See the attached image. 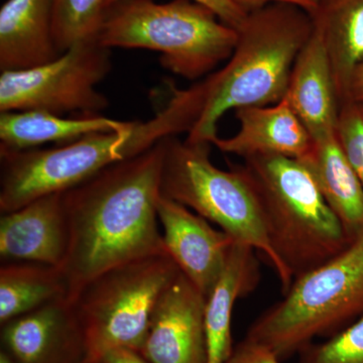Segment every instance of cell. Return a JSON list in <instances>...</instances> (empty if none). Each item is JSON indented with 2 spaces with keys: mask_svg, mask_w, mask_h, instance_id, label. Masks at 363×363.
Instances as JSON below:
<instances>
[{
  "mask_svg": "<svg viewBox=\"0 0 363 363\" xmlns=\"http://www.w3.org/2000/svg\"><path fill=\"white\" fill-rule=\"evenodd\" d=\"M164 155V138L64 192L70 241L61 269L71 302L104 272L167 253L157 217Z\"/></svg>",
  "mask_w": 363,
  "mask_h": 363,
  "instance_id": "cell-1",
  "label": "cell"
},
{
  "mask_svg": "<svg viewBox=\"0 0 363 363\" xmlns=\"http://www.w3.org/2000/svg\"><path fill=\"white\" fill-rule=\"evenodd\" d=\"M313 30L311 16L293 4H272L248 13L225 65L185 88L195 116L185 140L211 143L229 111L281 101L294 63Z\"/></svg>",
  "mask_w": 363,
  "mask_h": 363,
  "instance_id": "cell-2",
  "label": "cell"
},
{
  "mask_svg": "<svg viewBox=\"0 0 363 363\" xmlns=\"http://www.w3.org/2000/svg\"><path fill=\"white\" fill-rule=\"evenodd\" d=\"M242 164L259 195L267 240L291 285L350 247L352 240L302 162L257 156Z\"/></svg>",
  "mask_w": 363,
  "mask_h": 363,
  "instance_id": "cell-3",
  "label": "cell"
},
{
  "mask_svg": "<svg viewBox=\"0 0 363 363\" xmlns=\"http://www.w3.org/2000/svg\"><path fill=\"white\" fill-rule=\"evenodd\" d=\"M175 98L155 117L124 133H96L54 149L0 150V211L77 187L104 169L138 156L169 136L186 133Z\"/></svg>",
  "mask_w": 363,
  "mask_h": 363,
  "instance_id": "cell-4",
  "label": "cell"
},
{
  "mask_svg": "<svg viewBox=\"0 0 363 363\" xmlns=\"http://www.w3.org/2000/svg\"><path fill=\"white\" fill-rule=\"evenodd\" d=\"M97 39L109 49L161 52L164 69L196 81L230 58L238 32L195 0H118L105 9Z\"/></svg>",
  "mask_w": 363,
  "mask_h": 363,
  "instance_id": "cell-5",
  "label": "cell"
},
{
  "mask_svg": "<svg viewBox=\"0 0 363 363\" xmlns=\"http://www.w3.org/2000/svg\"><path fill=\"white\" fill-rule=\"evenodd\" d=\"M283 295L250 325L245 337L284 362L363 317V233L330 262L294 279Z\"/></svg>",
  "mask_w": 363,
  "mask_h": 363,
  "instance_id": "cell-6",
  "label": "cell"
},
{
  "mask_svg": "<svg viewBox=\"0 0 363 363\" xmlns=\"http://www.w3.org/2000/svg\"><path fill=\"white\" fill-rule=\"evenodd\" d=\"M211 145L181 140L177 135L164 138L161 195L262 253L277 272L285 294L291 283L267 240L257 189L243 164L230 166L228 171L214 166L210 160Z\"/></svg>",
  "mask_w": 363,
  "mask_h": 363,
  "instance_id": "cell-7",
  "label": "cell"
},
{
  "mask_svg": "<svg viewBox=\"0 0 363 363\" xmlns=\"http://www.w3.org/2000/svg\"><path fill=\"white\" fill-rule=\"evenodd\" d=\"M180 272L164 253L113 267L86 285L72 301L84 331L86 363L116 348L140 351L160 300Z\"/></svg>",
  "mask_w": 363,
  "mask_h": 363,
  "instance_id": "cell-8",
  "label": "cell"
},
{
  "mask_svg": "<svg viewBox=\"0 0 363 363\" xmlns=\"http://www.w3.org/2000/svg\"><path fill=\"white\" fill-rule=\"evenodd\" d=\"M111 69V49L100 44L97 37L80 40L45 65L2 72L0 112L101 116L109 101L96 86Z\"/></svg>",
  "mask_w": 363,
  "mask_h": 363,
  "instance_id": "cell-9",
  "label": "cell"
},
{
  "mask_svg": "<svg viewBox=\"0 0 363 363\" xmlns=\"http://www.w3.org/2000/svg\"><path fill=\"white\" fill-rule=\"evenodd\" d=\"M157 217L167 253L207 298L220 278L235 240L200 215L162 195Z\"/></svg>",
  "mask_w": 363,
  "mask_h": 363,
  "instance_id": "cell-10",
  "label": "cell"
},
{
  "mask_svg": "<svg viewBox=\"0 0 363 363\" xmlns=\"http://www.w3.org/2000/svg\"><path fill=\"white\" fill-rule=\"evenodd\" d=\"M205 303L180 272L160 300L140 352L150 363H207Z\"/></svg>",
  "mask_w": 363,
  "mask_h": 363,
  "instance_id": "cell-11",
  "label": "cell"
},
{
  "mask_svg": "<svg viewBox=\"0 0 363 363\" xmlns=\"http://www.w3.org/2000/svg\"><path fill=\"white\" fill-rule=\"evenodd\" d=\"M1 350L16 363H86L84 331L71 301H56L1 325Z\"/></svg>",
  "mask_w": 363,
  "mask_h": 363,
  "instance_id": "cell-12",
  "label": "cell"
},
{
  "mask_svg": "<svg viewBox=\"0 0 363 363\" xmlns=\"http://www.w3.org/2000/svg\"><path fill=\"white\" fill-rule=\"evenodd\" d=\"M70 231L64 192L33 200L0 219V257L60 267L68 255Z\"/></svg>",
  "mask_w": 363,
  "mask_h": 363,
  "instance_id": "cell-13",
  "label": "cell"
},
{
  "mask_svg": "<svg viewBox=\"0 0 363 363\" xmlns=\"http://www.w3.org/2000/svg\"><path fill=\"white\" fill-rule=\"evenodd\" d=\"M240 130L230 138L212 140L224 154L242 157L279 156L302 160L314 140L284 98L279 104L247 107L235 111Z\"/></svg>",
  "mask_w": 363,
  "mask_h": 363,
  "instance_id": "cell-14",
  "label": "cell"
},
{
  "mask_svg": "<svg viewBox=\"0 0 363 363\" xmlns=\"http://www.w3.org/2000/svg\"><path fill=\"white\" fill-rule=\"evenodd\" d=\"M285 98L313 140L336 133L340 104L328 54L315 28L294 63Z\"/></svg>",
  "mask_w": 363,
  "mask_h": 363,
  "instance_id": "cell-15",
  "label": "cell"
},
{
  "mask_svg": "<svg viewBox=\"0 0 363 363\" xmlns=\"http://www.w3.org/2000/svg\"><path fill=\"white\" fill-rule=\"evenodd\" d=\"M52 0H7L0 9V71L30 70L60 56Z\"/></svg>",
  "mask_w": 363,
  "mask_h": 363,
  "instance_id": "cell-16",
  "label": "cell"
},
{
  "mask_svg": "<svg viewBox=\"0 0 363 363\" xmlns=\"http://www.w3.org/2000/svg\"><path fill=\"white\" fill-rule=\"evenodd\" d=\"M257 250L245 243H233L228 259L205 303L204 322L207 363H223L233 352V316L240 298L255 292L260 281Z\"/></svg>",
  "mask_w": 363,
  "mask_h": 363,
  "instance_id": "cell-17",
  "label": "cell"
},
{
  "mask_svg": "<svg viewBox=\"0 0 363 363\" xmlns=\"http://www.w3.org/2000/svg\"><path fill=\"white\" fill-rule=\"evenodd\" d=\"M138 123L102 116L64 118L45 111L1 112L0 150H33L50 143L66 145L91 133L133 130Z\"/></svg>",
  "mask_w": 363,
  "mask_h": 363,
  "instance_id": "cell-18",
  "label": "cell"
},
{
  "mask_svg": "<svg viewBox=\"0 0 363 363\" xmlns=\"http://www.w3.org/2000/svg\"><path fill=\"white\" fill-rule=\"evenodd\" d=\"M298 161L309 169L348 238L354 240L363 233V187L336 133L314 140L309 154Z\"/></svg>",
  "mask_w": 363,
  "mask_h": 363,
  "instance_id": "cell-19",
  "label": "cell"
},
{
  "mask_svg": "<svg viewBox=\"0 0 363 363\" xmlns=\"http://www.w3.org/2000/svg\"><path fill=\"white\" fill-rule=\"evenodd\" d=\"M311 18L328 54L339 104H343L353 72L363 62V0H318Z\"/></svg>",
  "mask_w": 363,
  "mask_h": 363,
  "instance_id": "cell-20",
  "label": "cell"
},
{
  "mask_svg": "<svg viewBox=\"0 0 363 363\" xmlns=\"http://www.w3.org/2000/svg\"><path fill=\"white\" fill-rule=\"evenodd\" d=\"M64 298L69 300V288L60 267L33 262L0 267V326Z\"/></svg>",
  "mask_w": 363,
  "mask_h": 363,
  "instance_id": "cell-21",
  "label": "cell"
},
{
  "mask_svg": "<svg viewBox=\"0 0 363 363\" xmlns=\"http://www.w3.org/2000/svg\"><path fill=\"white\" fill-rule=\"evenodd\" d=\"M105 0H52V28L60 54L80 40L96 38Z\"/></svg>",
  "mask_w": 363,
  "mask_h": 363,
  "instance_id": "cell-22",
  "label": "cell"
},
{
  "mask_svg": "<svg viewBox=\"0 0 363 363\" xmlns=\"http://www.w3.org/2000/svg\"><path fill=\"white\" fill-rule=\"evenodd\" d=\"M300 363H363V317L298 353Z\"/></svg>",
  "mask_w": 363,
  "mask_h": 363,
  "instance_id": "cell-23",
  "label": "cell"
},
{
  "mask_svg": "<svg viewBox=\"0 0 363 363\" xmlns=\"http://www.w3.org/2000/svg\"><path fill=\"white\" fill-rule=\"evenodd\" d=\"M336 136L363 187V102L341 104Z\"/></svg>",
  "mask_w": 363,
  "mask_h": 363,
  "instance_id": "cell-24",
  "label": "cell"
},
{
  "mask_svg": "<svg viewBox=\"0 0 363 363\" xmlns=\"http://www.w3.org/2000/svg\"><path fill=\"white\" fill-rule=\"evenodd\" d=\"M223 363H283V360L264 344L245 337L234 346L233 352Z\"/></svg>",
  "mask_w": 363,
  "mask_h": 363,
  "instance_id": "cell-25",
  "label": "cell"
},
{
  "mask_svg": "<svg viewBox=\"0 0 363 363\" xmlns=\"http://www.w3.org/2000/svg\"><path fill=\"white\" fill-rule=\"evenodd\" d=\"M116 1L118 0H105L104 9L116 4ZM195 1L209 7L220 18L222 23L235 28L236 30H240L248 16V13L236 6L230 0H195Z\"/></svg>",
  "mask_w": 363,
  "mask_h": 363,
  "instance_id": "cell-26",
  "label": "cell"
},
{
  "mask_svg": "<svg viewBox=\"0 0 363 363\" xmlns=\"http://www.w3.org/2000/svg\"><path fill=\"white\" fill-rule=\"evenodd\" d=\"M230 1L247 13H252L272 4H288L301 7L311 16L318 6V0H230Z\"/></svg>",
  "mask_w": 363,
  "mask_h": 363,
  "instance_id": "cell-27",
  "label": "cell"
},
{
  "mask_svg": "<svg viewBox=\"0 0 363 363\" xmlns=\"http://www.w3.org/2000/svg\"><path fill=\"white\" fill-rule=\"evenodd\" d=\"M96 363H150L140 351L130 348H116L105 353Z\"/></svg>",
  "mask_w": 363,
  "mask_h": 363,
  "instance_id": "cell-28",
  "label": "cell"
},
{
  "mask_svg": "<svg viewBox=\"0 0 363 363\" xmlns=\"http://www.w3.org/2000/svg\"><path fill=\"white\" fill-rule=\"evenodd\" d=\"M346 101L363 102V62L353 72Z\"/></svg>",
  "mask_w": 363,
  "mask_h": 363,
  "instance_id": "cell-29",
  "label": "cell"
},
{
  "mask_svg": "<svg viewBox=\"0 0 363 363\" xmlns=\"http://www.w3.org/2000/svg\"><path fill=\"white\" fill-rule=\"evenodd\" d=\"M0 363H16L9 353L4 350H0Z\"/></svg>",
  "mask_w": 363,
  "mask_h": 363,
  "instance_id": "cell-30",
  "label": "cell"
}]
</instances>
